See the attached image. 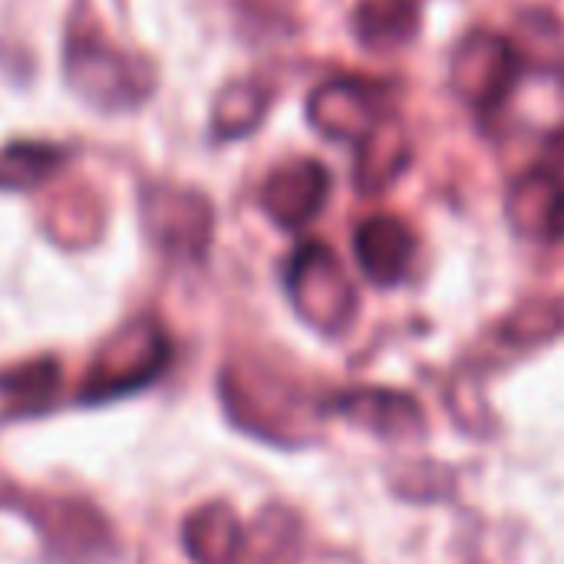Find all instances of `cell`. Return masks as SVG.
Returning <instances> with one entry per match:
<instances>
[{
	"instance_id": "obj_1",
	"label": "cell",
	"mask_w": 564,
	"mask_h": 564,
	"mask_svg": "<svg viewBox=\"0 0 564 564\" xmlns=\"http://www.w3.org/2000/svg\"><path fill=\"white\" fill-rule=\"evenodd\" d=\"M66 83L83 102L106 112L142 106L155 89L152 66L142 56H132L112 46L102 33L79 26L66 40Z\"/></svg>"
},
{
	"instance_id": "obj_2",
	"label": "cell",
	"mask_w": 564,
	"mask_h": 564,
	"mask_svg": "<svg viewBox=\"0 0 564 564\" xmlns=\"http://www.w3.org/2000/svg\"><path fill=\"white\" fill-rule=\"evenodd\" d=\"M165 364H169V340L162 327L152 321H135L122 327L112 340H106V347L99 350V357L86 373L83 400L99 403V400L135 393L149 387L165 370Z\"/></svg>"
},
{
	"instance_id": "obj_3",
	"label": "cell",
	"mask_w": 564,
	"mask_h": 564,
	"mask_svg": "<svg viewBox=\"0 0 564 564\" xmlns=\"http://www.w3.org/2000/svg\"><path fill=\"white\" fill-rule=\"evenodd\" d=\"M288 294H291L297 314L324 334L344 330L357 311V294H354L337 254L321 241H307L291 254Z\"/></svg>"
},
{
	"instance_id": "obj_4",
	"label": "cell",
	"mask_w": 564,
	"mask_h": 564,
	"mask_svg": "<svg viewBox=\"0 0 564 564\" xmlns=\"http://www.w3.org/2000/svg\"><path fill=\"white\" fill-rule=\"evenodd\" d=\"M453 89L476 109L499 106L519 76L516 46L492 30H473L453 53Z\"/></svg>"
},
{
	"instance_id": "obj_5",
	"label": "cell",
	"mask_w": 564,
	"mask_h": 564,
	"mask_svg": "<svg viewBox=\"0 0 564 564\" xmlns=\"http://www.w3.org/2000/svg\"><path fill=\"white\" fill-rule=\"evenodd\" d=\"M142 221L149 238L178 258H202L212 241V205L205 195L175 185H152L142 195Z\"/></svg>"
},
{
	"instance_id": "obj_6",
	"label": "cell",
	"mask_w": 564,
	"mask_h": 564,
	"mask_svg": "<svg viewBox=\"0 0 564 564\" xmlns=\"http://www.w3.org/2000/svg\"><path fill=\"white\" fill-rule=\"evenodd\" d=\"M387 89L377 79L337 76L321 83L307 99L311 126L334 142H360L387 116Z\"/></svg>"
},
{
	"instance_id": "obj_7",
	"label": "cell",
	"mask_w": 564,
	"mask_h": 564,
	"mask_svg": "<svg viewBox=\"0 0 564 564\" xmlns=\"http://www.w3.org/2000/svg\"><path fill=\"white\" fill-rule=\"evenodd\" d=\"M327 195H330V172L324 169V162L291 159L264 178L261 205L274 225L297 231L321 215Z\"/></svg>"
},
{
	"instance_id": "obj_8",
	"label": "cell",
	"mask_w": 564,
	"mask_h": 564,
	"mask_svg": "<svg viewBox=\"0 0 564 564\" xmlns=\"http://www.w3.org/2000/svg\"><path fill=\"white\" fill-rule=\"evenodd\" d=\"M413 251H416L413 231L393 215H373V218L360 221V228L354 235L357 264L373 284L403 281L410 271Z\"/></svg>"
},
{
	"instance_id": "obj_9",
	"label": "cell",
	"mask_w": 564,
	"mask_h": 564,
	"mask_svg": "<svg viewBox=\"0 0 564 564\" xmlns=\"http://www.w3.org/2000/svg\"><path fill=\"white\" fill-rule=\"evenodd\" d=\"M509 218L529 238L564 235V182L552 172H529L509 192Z\"/></svg>"
},
{
	"instance_id": "obj_10",
	"label": "cell",
	"mask_w": 564,
	"mask_h": 564,
	"mask_svg": "<svg viewBox=\"0 0 564 564\" xmlns=\"http://www.w3.org/2000/svg\"><path fill=\"white\" fill-rule=\"evenodd\" d=\"M410 165V135L400 119L383 116L360 142H357V165L354 182L360 192L373 195L390 188L403 169Z\"/></svg>"
},
{
	"instance_id": "obj_11",
	"label": "cell",
	"mask_w": 564,
	"mask_h": 564,
	"mask_svg": "<svg viewBox=\"0 0 564 564\" xmlns=\"http://www.w3.org/2000/svg\"><path fill=\"white\" fill-rule=\"evenodd\" d=\"M420 30L416 0H364L354 13L357 40L373 53H390L406 46Z\"/></svg>"
},
{
	"instance_id": "obj_12",
	"label": "cell",
	"mask_w": 564,
	"mask_h": 564,
	"mask_svg": "<svg viewBox=\"0 0 564 564\" xmlns=\"http://www.w3.org/2000/svg\"><path fill=\"white\" fill-rule=\"evenodd\" d=\"M182 545L195 564H235L241 552V525L228 506H205L182 525Z\"/></svg>"
},
{
	"instance_id": "obj_13",
	"label": "cell",
	"mask_w": 564,
	"mask_h": 564,
	"mask_svg": "<svg viewBox=\"0 0 564 564\" xmlns=\"http://www.w3.org/2000/svg\"><path fill=\"white\" fill-rule=\"evenodd\" d=\"M271 93L258 79H235L228 83L212 102V129L218 139H241L251 135L261 119L268 116Z\"/></svg>"
},
{
	"instance_id": "obj_14",
	"label": "cell",
	"mask_w": 564,
	"mask_h": 564,
	"mask_svg": "<svg viewBox=\"0 0 564 564\" xmlns=\"http://www.w3.org/2000/svg\"><path fill=\"white\" fill-rule=\"evenodd\" d=\"M66 165V149L53 142L20 139L0 149V188L3 192H30L50 182Z\"/></svg>"
},
{
	"instance_id": "obj_15",
	"label": "cell",
	"mask_w": 564,
	"mask_h": 564,
	"mask_svg": "<svg viewBox=\"0 0 564 564\" xmlns=\"http://www.w3.org/2000/svg\"><path fill=\"white\" fill-rule=\"evenodd\" d=\"M340 413H347L354 423L360 426H370V430H380L387 436H400V433H410V430H420L423 426V416H420V406L406 397H397V393H383V390H364V393H350L340 400L337 406Z\"/></svg>"
},
{
	"instance_id": "obj_16",
	"label": "cell",
	"mask_w": 564,
	"mask_h": 564,
	"mask_svg": "<svg viewBox=\"0 0 564 564\" xmlns=\"http://www.w3.org/2000/svg\"><path fill=\"white\" fill-rule=\"evenodd\" d=\"M56 377H59V367L53 360H36V364H26V367L13 370L7 377H0V390L17 397V400L33 403V400L46 397L56 387Z\"/></svg>"
},
{
	"instance_id": "obj_17",
	"label": "cell",
	"mask_w": 564,
	"mask_h": 564,
	"mask_svg": "<svg viewBox=\"0 0 564 564\" xmlns=\"http://www.w3.org/2000/svg\"><path fill=\"white\" fill-rule=\"evenodd\" d=\"M549 159H552V165H558V169L564 165V129L549 139Z\"/></svg>"
}]
</instances>
